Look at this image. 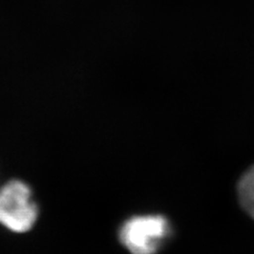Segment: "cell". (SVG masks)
<instances>
[{
  "label": "cell",
  "mask_w": 254,
  "mask_h": 254,
  "mask_svg": "<svg viewBox=\"0 0 254 254\" xmlns=\"http://www.w3.org/2000/svg\"><path fill=\"white\" fill-rule=\"evenodd\" d=\"M172 228L162 215H140L127 219L119 231L121 244L131 254H157L171 236Z\"/></svg>",
  "instance_id": "1"
},
{
  "label": "cell",
  "mask_w": 254,
  "mask_h": 254,
  "mask_svg": "<svg viewBox=\"0 0 254 254\" xmlns=\"http://www.w3.org/2000/svg\"><path fill=\"white\" fill-rule=\"evenodd\" d=\"M38 216L37 204L29 186L11 180L0 189V224L15 233L33 228Z\"/></svg>",
  "instance_id": "2"
},
{
  "label": "cell",
  "mask_w": 254,
  "mask_h": 254,
  "mask_svg": "<svg viewBox=\"0 0 254 254\" xmlns=\"http://www.w3.org/2000/svg\"><path fill=\"white\" fill-rule=\"evenodd\" d=\"M238 197L243 208L254 218V166L244 175L238 184Z\"/></svg>",
  "instance_id": "3"
}]
</instances>
